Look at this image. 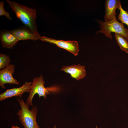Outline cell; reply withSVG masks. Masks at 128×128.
<instances>
[{
  "instance_id": "9",
  "label": "cell",
  "mask_w": 128,
  "mask_h": 128,
  "mask_svg": "<svg viewBox=\"0 0 128 128\" xmlns=\"http://www.w3.org/2000/svg\"><path fill=\"white\" fill-rule=\"evenodd\" d=\"M119 0H106L105 6V15L104 18L105 22H108L116 17V10L118 8Z\"/></svg>"
},
{
  "instance_id": "4",
  "label": "cell",
  "mask_w": 128,
  "mask_h": 128,
  "mask_svg": "<svg viewBox=\"0 0 128 128\" xmlns=\"http://www.w3.org/2000/svg\"><path fill=\"white\" fill-rule=\"evenodd\" d=\"M45 83L43 77L42 75L33 79L30 90L29 94L26 101V103L29 107V106H33L32 100L36 94H37L39 98L43 96L44 99H46L47 96L50 94L48 89L45 87Z\"/></svg>"
},
{
  "instance_id": "1",
  "label": "cell",
  "mask_w": 128,
  "mask_h": 128,
  "mask_svg": "<svg viewBox=\"0 0 128 128\" xmlns=\"http://www.w3.org/2000/svg\"><path fill=\"white\" fill-rule=\"evenodd\" d=\"M17 17L28 28L37 36L41 37L37 30L36 21L37 12L35 9L17 3L14 1L6 0Z\"/></svg>"
},
{
  "instance_id": "6",
  "label": "cell",
  "mask_w": 128,
  "mask_h": 128,
  "mask_svg": "<svg viewBox=\"0 0 128 128\" xmlns=\"http://www.w3.org/2000/svg\"><path fill=\"white\" fill-rule=\"evenodd\" d=\"M32 82H26L20 87L8 89L0 94V101H2L13 97L22 98V95L25 92L29 93Z\"/></svg>"
},
{
  "instance_id": "17",
  "label": "cell",
  "mask_w": 128,
  "mask_h": 128,
  "mask_svg": "<svg viewBox=\"0 0 128 128\" xmlns=\"http://www.w3.org/2000/svg\"><path fill=\"white\" fill-rule=\"evenodd\" d=\"M56 125H55L54 127H53L52 128H56Z\"/></svg>"
},
{
  "instance_id": "8",
  "label": "cell",
  "mask_w": 128,
  "mask_h": 128,
  "mask_svg": "<svg viewBox=\"0 0 128 128\" xmlns=\"http://www.w3.org/2000/svg\"><path fill=\"white\" fill-rule=\"evenodd\" d=\"M85 67V66H82L78 64L77 65L73 64L69 66H64L60 70L67 73L70 74L72 78L79 80L83 78L86 75Z\"/></svg>"
},
{
  "instance_id": "12",
  "label": "cell",
  "mask_w": 128,
  "mask_h": 128,
  "mask_svg": "<svg viewBox=\"0 0 128 128\" xmlns=\"http://www.w3.org/2000/svg\"><path fill=\"white\" fill-rule=\"evenodd\" d=\"M115 39L120 49L128 53V41L122 36L115 33Z\"/></svg>"
},
{
  "instance_id": "11",
  "label": "cell",
  "mask_w": 128,
  "mask_h": 128,
  "mask_svg": "<svg viewBox=\"0 0 128 128\" xmlns=\"http://www.w3.org/2000/svg\"><path fill=\"white\" fill-rule=\"evenodd\" d=\"M0 38L2 46L8 49H12L19 41L11 31L2 32Z\"/></svg>"
},
{
  "instance_id": "13",
  "label": "cell",
  "mask_w": 128,
  "mask_h": 128,
  "mask_svg": "<svg viewBox=\"0 0 128 128\" xmlns=\"http://www.w3.org/2000/svg\"><path fill=\"white\" fill-rule=\"evenodd\" d=\"M118 8L119 11V13L117 17L118 19L123 24H126L128 27V11H125L123 9L120 1L119 4Z\"/></svg>"
},
{
  "instance_id": "3",
  "label": "cell",
  "mask_w": 128,
  "mask_h": 128,
  "mask_svg": "<svg viewBox=\"0 0 128 128\" xmlns=\"http://www.w3.org/2000/svg\"><path fill=\"white\" fill-rule=\"evenodd\" d=\"M97 22L100 25V29L96 32V34L102 33L106 37L112 39V36L111 33L114 32L122 36L128 41V29L124 27L123 23L117 20L116 17L109 22L98 20Z\"/></svg>"
},
{
  "instance_id": "14",
  "label": "cell",
  "mask_w": 128,
  "mask_h": 128,
  "mask_svg": "<svg viewBox=\"0 0 128 128\" xmlns=\"http://www.w3.org/2000/svg\"><path fill=\"white\" fill-rule=\"evenodd\" d=\"M11 61L9 56L3 53L0 54V69L5 68L9 65Z\"/></svg>"
},
{
  "instance_id": "2",
  "label": "cell",
  "mask_w": 128,
  "mask_h": 128,
  "mask_svg": "<svg viewBox=\"0 0 128 128\" xmlns=\"http://www.w3.org/2000/svg\"><path fill=\"white\" fill-rule=\"evenodd\" d=\"M16 100L21 108L17 114L24 128H39L36 121L38 110L37 106H33L29 110V107L23 99L17 97Z\"/></svg>"
},
{
  "instance_id": "16",
  "label": "cell",
  "mask_w": 128,
  "mask_h": 128,
  "mask_svg": "<svg viewBox=\"0 0 128 128\" xmlns=\"http://www.w3.org/2000/svg\"><path fill=\"white\" fill-rule=\"evenodd\" d=\"M10 128H20L19 127H18L17 126H14V125H12V127Z\"/></svg>"
},
{
  "instance_id": "5",
  "label": "cell",
  "mask_w": 128,
  "mask_h": 128,
  "mask_svg": "<svg viewBox=\"0 0 128 128\" xmlns=\"http://www.w3.org/2000/svg\"><path fill=\"white\" fill-rule=\"evenodd\" d=\"M40 40L42 41L55 44L58 47L67 50L75 56H77L78 54L79 51L78 44L76 41L56 40L44 36H41Z\"/></svg>"
},
{
  "instance_id": "15",
  "label": "cell",
  "mask_w": 128,
  "mask_h": 128,
  "mask_svg": "<svg viewBox=\"0 0 128 128\" xmlns=\"http://www.w3.org/2000/svg\"><path fill=\"white\" fill-rule=\"evenodd\" d=\"M4 1H2L0 2V16H5L9 20L12 19L9 13L5 11L4 8Z\"/></svg>"
},
{
  "instance_id": "7",
  "label": "cell",
  "mask_w": 128,
  "mask_h": 128,
  "mask_svg": "<svg viewBox=\"0 0 128 128\" xmlns=\"http://www.w3.org/2000/svg\"><path fill=\"white\" fill-rule=\"evenodd\" d=\"M15 66L10 64L5 69L0 71V86L2 88H5L6 84L18 85L19 82L13 77V75L15 72Z\"/></svg>"
},
{
  "instance_id": "10",
  "label": "cell",
  "mask_w": 128,
  "mask_h": 128,
  "mask_svg": "<svg viewBox=\"0 0 128 128\" xmlns=\"http://www.w3.org/2000/svg\"><path fill=\"white\" fill-rule=\"evenodd\" d=\"M11 32L18 41L27 40L36 41L40 40L41 37L37 36L26 27L13 30Z\"/></svg>"
}]
</instances>
